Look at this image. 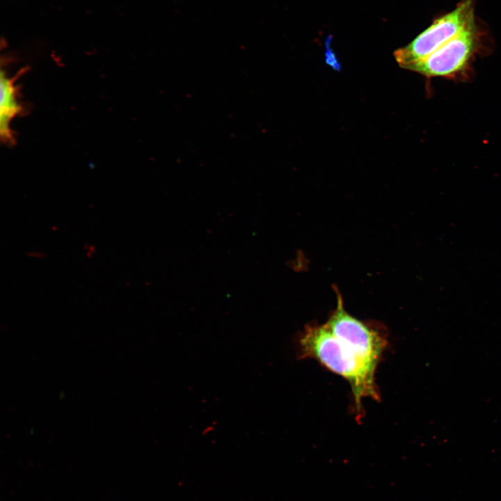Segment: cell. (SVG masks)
Wrapping results in <instances>:
<instances>
[{
  "label": "cell",
  "instance_id": "obj_1",
  "mask_svg": "<svg viewBox=\"0 0 501 501\" xmlns=\"http://www.w3.org/2000/svg\"><path fill=\"white\" fill-rule=\"evenodd\" d=\"M297 342L300 358L316 359L349 382L358 418L364 413V398L379 400L374 376L379 363L365 358L351 345L336 337L326 324L308 326Z\"/></svg>",
  "mask_w": 501,
  "mask_h": 501
},
{
  "label": "cell",
  "instance_id": "obj_2",
  "mask_svg": "<svg viewBox=\"0 0 501 501\" xmlns=\"http://www.w3.org/2000/svg\"><path fill=\"white\" fill-rule=\"evenodd\" d=\"M472 0H463L452 12L436 19L408 45L394 53L399 65L407 69L424 60L457 34L473 19Z\"/></svg>",
  "mask_w": 501,
  "mask_h": 501
},
{
  "label": "cell",
  "instance_id": "obj_3",
  "mask_svg": "<svg viewBox=\"0 0 501 501\" xmlns=\"http://www.w3.org/2000/svg\"><path fill=\"white\" fill-rule=\"evenodd\" d=\"M337 297L336 308L326 325L336 337L351 345L365 358L379 363L388 345L386 335L379 328L349 315L338 292Z\"/></svg>",
  "mask_w": 501,
  "mask_h": 501
},
{
  "label": "cell",
  "instance_id": "obj_4",
  "mask_svg": "<svg viewBox=\"0 0 501 501\" xmlns=\"http://www.w3.org/2000/svg\"><path fill=\"white\" fill-rule=\"evenodd\" d=\"M477 33L472 19L459 34L407 69L427 77H447L456 74L466 65L475 49Z\"/></svg>",
  "mask_w": 501,
  "mask_h": 501
},
{
  "label": "cell",
  "instance_id": "obj_5",
  "mask_svg": "<svg viewBox=\"0 0 501 501\" xmlns=\"http://www.w3.org/2000/svg\"><path fill=\"white\" fill-rule=\"evenodd\" d=\"M26 71V68L22 69L12 77H8L3 69L1 71L0 133L1 140L7 144L15 143L10 129L12 120L24 111L18 99V88L15 84Z\"/></svg>",
  "mask_w": 501,
  "mask_h": 501
}]
</instances>
